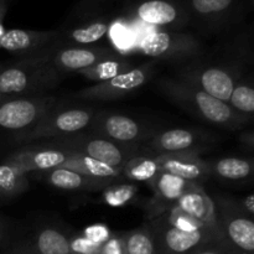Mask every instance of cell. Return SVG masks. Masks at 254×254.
Returning a JSON list of instances; mask_svg holds the SVG:
<instances>
[{
  "instance_id": "ac0fdd59",
  "label": "cell",
  "mask_w": 254,
  "mask_h": 254,
  "mask_svg": "<svg viewBox=\"0 0 254 254\" xmlns=\"http://www.w3.org/2000/svg\"><path fill=\"white\" fill-rule=\"evenodd\" d=\"M195 185L197 184L186 181L168 173L159 174L155 180L150 184L154 191V196L146 203L148 220H154V218L168 212L171 207L176 205L179 198Z\"/></svg>"
},
{
  "instance_id": "603a6c76",
  "label": "cell",
  "mask_w": 254,
  "mask_h": 254,
  "mask_svg": "<svg viewBox=\"0 0 254 254\" xmlns=\"http://www.w3.org/2000/svg\"><path fill=\"white\" fill-rule=\"evenodd\" d=\"M211 178L231 184H242L250 181L253 176V161L243 156H225L207 160Z\"/></svg>"
},
{
  "instance_id": "f35d334b",
  "label": "cell",
  "mask_w": 254,
  "mask_h": 254,
  "mask_svg": "<svg viewBox=\"0 0 254 254\" xmlns=\"http://www.w3.org/2000/svg\"><path fill=\"white\" fill-rule=\"evenodd\" d=\"M241 141H243V143H245V146H247L250 150H253V146H254L253 131L248 130L246 131L245 134H242V135H241Z\"/></svg>"
},
{
  "instance_id": "7c38bea8",
  "label": "cell",
  "mask_w": 254,
  "mask_h": 254,
  "mask_svg": "<svg viewBox=\"0 0 254 254\" xmlns=\"http://www.w3.org/2000/svg\"><path fill=\"white\" fill-rule=\"evenodd\" d=\"M158 62L149 61L146 64L135 66L129 71L113 77L108 81L99 82L94 86L81 89L73 94L76 98L86 101H112L126 97L145 86L154 77Z\"/></svg>"
},
{
  "instance_id": "30bf717a",
  "label": "cell",
  "mask_w": 254,
  "mask_h": 254,
  "mask_svg": "<svg viewBox=\"0 0 254 254\" xmlns=\"http://www.w3.org/2000/svg\"><path fill=\"white\" fill-rule=\"evenodd\" d=\"M159 254H190L202 246L223 240L218 227L185 231L168 222L161 215L148 221Z\"/></svg>"
},
{
  "instance_id": "4dcf8cb0",
  "label": "cell",
  "mask_w": 254,
  "mask_h": 254,
  "mask_svg": "<svg viewBox=\"0 0 254 254\" xmlns=\"http://www.w3.org/2000/svg\"><path fill=\"white\" fill-rule=\"evenodd\" d=\"M126 254H159L148 222L138 228L122 232Z\"/></svg>"
},
{
  "instance_id": "1f68e13d",
  "label": "cell",
  "mask_w": 254,
  "mask_h": 254,
  "mask_svg": "<svg viewBox=\"0 0 254 254\" xmlns=\"http://www.w3.org/2000/svg\"><path fill=\"white\" fill-rule=\"evenodd\" d=\"M136 193L135 186L122 185V186H108L104 192V201L111 206H123L128 203L130 198Z\"/></svg>"
},
{
  "instance_id": "ba28073f",
  "label": "cell",
  "mask_w": 254,
  "mask_h": 254,
  "mask_svg": "<svg viewBox=\"0 0 254 254\" xmlns=\"http://www.w3.org/2000/svg\"><path fill=\"white\" fill-rule=\"evenodd\" d=\"M55 104L57 99L46 94L11 96L0 103V138L10 141L29 130Z\"/></svg>"
},
{
  "instance_id": "7a4b0ae2",
  "label": "cell",
  "mask_w": 254,
  "mask_h": 254,
  "mask_svg": "<svg viewBox=\"0 0 254 254\" xmlns=\"http://www.w3.org/2000/svg\"><path fill=\"white\" fill-rule=\"evenodd\" d=\"M69 232L66 226L37 220L11 226L0 246L1 254H69Z\"/></svg>"
},
{
  "instance_id": "e575fe53",
  "label": "cell",
  "mask_w": 254,
  "mask_h": 254,
  "mask_svg": "<svg viewBox=\"0 0 254 254\" xmlns=\"http://www.w3.org/2000/svg\"><path fill=\"white\" fill-rule=\"evenodd\" d=\"M190 254H240L230 247L223 240L215 241L208 245L202 246L198 250L193 251Z\"/></svg>"
},
{
  "instance_id": "d590c367",
  "label": "cell",
  "mask_w": 254,
  "mask_h": 254,
  "mask_svg": "<svg viewBox=\"0 0 254 254\" xmlns=\"http://www.w3.org/2000/svg\"><path fill=\"white\" fill-rule=\"evenodd\" d=\"M83 235L86 236L88 240H91L92 242L103 243L104 241L111 236V232H109L108 228H107L106 226L96 225V226H91V227L86 228Z\"/></svg>"
},
{
  "instance_id": "8fae6325",
  "label": "cell",
  "mask_w": 254,
  "mask_h": 254,
  "mask_svg": "<svg viewBox=\"0 0 254 254\" xmlns=\"http://www.w3.org/2000/svg\"><path fill=\"white\" fill-rule=\"evenodd\" d=\"M216 222L223 241L240 254H254V222L237 200L217 196L213 201Z\"/></svg>"
},
{
  "instance_id": "cb8c5ba5",
  "label": "cell",
  "mask_w": 254,
  "mask_h": 254,
  "mask_svg": "<svg viewBox=\"0 0 254 254\" xmlns=\"http://www.w3.org/2000/svg\"><path fill=\"white\" fill-rule=\"evenodd\" d=\"M109 22L107 20H94L82 26H77L69 31H59V36L56 39L57 45L64 46H87L93 45L99 41L103 36L108 34Z\"/></svg>"
},
{
  "instance_id": "8992f818",
  "label": "cell",
  "mask_w": 254,
  "mask_h": 254,
  "mask_svg": "<svg viewBox=\"0 0 254 254\" xmlns=\"http://www.w3.org/2000/svg\"><path fill=\"white\" fill-rule=\"evenodd\" d=\"M44 145L82 154L119 169H123V166L139 151L138 145H124L103 138L98 134L84 133V131L51 139V141Z\"/></svg>"
},
{
  "instance_id": "4fadbf2b",
  "label": "cell",
  "mask_w": 254,
  "mask_h": 254,
  "mask_svg": "<svg viewBox=\"0 0 254 254\" xmlns=\"http://www.w3.org/2000/svg\"><path fill=\"white\" fill-rule=\"evenodd\" d=\"M128 20L174 31H181L190 25L188 11L180 0H138L129 7Z\"/></svg>"
},
{
  "instance_id": "ffe728a7",
  "label": "cell",
  "mask_w": 254,
  "mask_h": 254,
  "mask_svg": "<svg viewBox=\"0 0 254 254\" xmlns=\"http://www.w3.org/2000/svg\"><path fill=\"white\" fill-rule=\"evenodd\" d=\"M161 173L178 176L186 181L200 184L211 178L207 160H203L200 153L158 154Z\"/></svg>"
},
{
  "instance_id": "d6986e66",
  "label": "cell",
  "mask_w": 254,
  "mask_h": 254,
  "mask_svg": "<svg viewBox=\"0 0 254 254\" xmlns=\"http://www.w3.org/2000/svg\"><path fill=\"white\" fill-rule=\"evenodd\" d=\"M59 36L57 30L35 31V30H5L0 36V49L6 50L20 57H27L44 51L51 46Z\"/></svg>"
},
{
  "instance_id": "74e56055",
  "label": "cell",
  "mask_w": 254,
  "mask_h": 254,
  "mask_svg": "<svg viewBox=\"0 0 254 254\" xmlns=\"http://www.w3.org/2000/svg\"><path fill=\"white\" fill-rule=\"evenodd\" d=\"M12 223L10 222L9 218H6L5 216L0 215V246L4 242L5 238L9 235L10 230H11Z\"/></svg>"
},
{
  "instance_id": "277c9868",
  "label": "cell",
  "mask_w": 254,
  "mask_h": 254,
  "mask_svg": "<svg viewBox=\"0 0 254 254\" xmlns=\"http://www.w3.org/2000/svg\"><path fill=\"white\" fill-rule=\"evenodd\" d=\"M245 64L232 60L222 64H207L198 57L180 64L175 78L228 103L236 83L245 74Z\"/></svg>"
},
{
  "instance_id": "e0dca14e",
  "label": "cell",
  "mask_w": 254,
  "mask_h": 254,
  "mask_svg": "<svg viewBox=\"0 0 254 254\" xmlns=\"http://www.w3.org/2000/svg\"><path fill=\"white\" fill-rule=\"evenodd\" d=\"M205 140L206 134L201 131L173 128L155 131L144 144L148 151L154 154H179L191 151L201 153L205 149L202 145Z\"/></svg>"
},
{
  "instance_id": "484cf974",
  "label": "cell",
  "mask_w": 254,
  "mask_h": 254,
  "mask_svg": "<svg viewBox=\"0 0 254 254\" xmlns=\"http://www.w3.org/2000/svg\"><path fill=\"white\" fill-rule=\"evenodd\" d=\"M161 173L159 155L154 153L136 154L123 166V178L148 183L150 185Z\"/></svg>"
},
{
  "instance_id": "f546056e",
  "label": "cell",
  "mask_w": 254,
  "mask_h": 254,
  "mask_svg": "<svg viewBox=\"0 0 254 254\" xmlns=\"http://www.w3.org/2000/svg\"><path fill=\"white\" fill-rule=\"evenodd\" d=\"M228 104L235 111L248 118H253L254 113V84L252 73H245L236 83L231 93Z\"/></svg>"
},
{
  "instance_id": "ab89813d",
  "label": "cell",
  "mask_w": 254,
  "mask_h": 254,
  "mask_svg": "<svg viewBox=\"0 0 254 254\" xmlns=\"http://www.w3.org/2000/svg\"><path fill=\"white\" fill-rule=\"evenodd\" d=\"M7 10V4L6 0H0V36L4 34V26H2V20H4L5 14H6Z\"/></svg>"
},
{
  "instance_id": "83f0119b",
  "label": "cell",
  "mask_w": 254,
  "mask_h": 254,
  "mask_svg": "<svg viewBox=\"0 0 254 254\" xmlns=\"http://www.w3.org/2000/svg\"><path fill=\"white\" fill-rule=\"evenodd\" d=\"M109 37L113 49L122 56L138 50L135 24L128 19H118L109 25Z\"/></svg>"
},
{
  "instance_id": "7402d4cb",
  "label": "cell",
  "mask_w": 254,
  "mask_h": 254,
  "mask_svg": "<svg viewBox=\"0 0 254 254\" xmlns=\"http://www.w3.org/2000/svg\"><path fill=\"white\" fill-rule=\"evenodd\" d=\"M174 207L188 215L202 226L218 227L216 222V211L213 200L201 185H195L186 191Z\"/></svg>"
},
{
  "instance_id": "9a60e30c",
  "label": "cell",
  "mask_w": 254,
  "mask_h": 254,
  "mask_svg": "<svg viewBox=\"0 0 254 254\" xmlns=\"http://www.w3.org/2000/svg\"><path fill=\"white\" fill-rule=\"evenodd\" d=\"M88 127H91L92 133L124 145L139 146L141 141L145 143L156 131L155 129L143 126L131 117L104 112L94 114Z\"/></svg>"
},
{
  "instance_id": "f1b7e54d",
  "label": "cell",
  "mask_w": 254,
  "mask_h": 254,
  "mask_svg": "<svg viewBox=\"0 0 254 254\" xmlns=\"http://www.w3.org/2000/svg\"><path fill=\"white\" fill-rule=\"evenodd\" d=\"M134 66L131 64V62L127 60L126 56L118 55V56L112 57V59L104 60V61L89 67V68L82 69V71L77 72V73L86 77L87 79L97 81L99 83V82L108 81V79L113 78V77L119 76V74L129 71Z\"/></svg>"
},
{
  "instance_id": "52a82bcc",
  "label": "cell",
  "mask_w": 254,
  "mask_h": 254,
  "mask_svg": "<svg viewBox=\"0 0 254 254\" xmlns=\"http://www.w3.org/2000/svg\"><path fill=\"white\" fill-rule=\"evenodd\" d=\"M138 51L155 62L184 64L203 54V45L195 35L174 30L149 32L138 44Z\"/></svg>"
},
{
  "instance_id": "d6a6232c",
  "label": "cell",
  "mask_w": 254,
  "mask_h": 254,
  "mask_svg": "<svg viewBox=\"0 0 254 254\" xmlns=\"http://www.w3.org/2000/svg\"><path fill=\"white\" fill-rule=\"evenodd\" d=\"M101 245L92 242L83 233H72L69 237V254H98Z\"/></svg>"
},
{
  "instance_id": "8d00e7d4",
  "label": "cell",
  "mask_w": 254,
  "mask_h": 254,
  "mask_svg": "<svg viewBox=\"0 0 254 254\" xmlns=\"http://www.w3.org/2000/svg\"><path fill=\"white\" fill-rule=\"evenodd\" d=\"M237 201H238V205H240V207L242 208V210L245 211V212L247 213L250 217H253L254 216V193L250 192L248 195H246L245 197L241 198V200H237Z\"/></svg>"
},
{
  "instance_id": "6da1fadb",
  "label": "cell",
  "mask_w": 254,
  "mask_h": 254,
  "mask_svg": "<svg viewBox=\"0 0 254 254\" xmlns=\"http://www.w3.org/2000/svg\"><path fill=\"white\" fill-rule=\"evenodd\" d=\"M158 89L166 99L181 109L213 126L225 129H242L252 119L238 113L226 102L190 86L175 77H161L156 82Z\"/></svg>"
},
{
  "instance_id": "5b68a950",
  "label": "cell",
  "mask_w": 254,
  "mask_h": 254,
  "mask_svg": "<svg viewBox=\"0 0 254 254\" xmlns=\"http://www.w3.org/2000/svg\"><path fill=\"white\" fill-rule=\"evenodd\" d=\"M94 112L86 107H60L55 104L29 130L12 138L14 144H31L45 139H56L83 131L91 123Z\"/></svg>"
},
{
  "instance_id": "d4e9b609",
  "label": "cell",
  "mask_w": 254,
  "mask_h": 254,
  "mask_svg": "<svg viewBox=\"0 0 254 254\" xmlns=\"http://www.w3.org/2000/svg\"><path fill=\"white\" fill-rule=\"evenodd\" d=\"M61 168L68 169V170L76 171V173L83 174L87 176H92V178L114 179V180L123 179V169L113 168V166H109L101 161L82 155V154L73 153V151L68 160Z\"/></svg>"
},
{
  "instance_id": "4316f807",
  "label": "cell",
  "mask_w": 254,
  "mask_h": 254,
  "mask_svg": "<svg viewBox=\"0 0 254 254\" xmlns=\"http://www.w3.org/2000/svg\"><path fill=\"white\" fill-rule=\"evenodd\" d=\"M29 174L10 163L0 164V198H12L29 189Z\"/></svg>"
},
{
  "instance_id": "836d02e7",
  "label": "cell",
  "mask_w": 254,
  "mask_h": 254,
  "mask_svg": "<svg viewBox=\"0 0 254 254\" xmlns=\"http://www.w3.org/2000/svg\"><path fill=\"white\" fill-rule=\"evenodd\" d=\"M98 254H126L122 232L111 233V236L101 245Z\"/></svg>"
},
{
  "instance_id": "5bb4252c",
  "label": "cell",
  "mask_w": 254,
  "mask_h": 254,
  "mask_svg": "<svg viewBox=\"0 0 254 254\" xmlns=\"http://www.w3.org/2000/svg\"><path fill=\"white\" fill-rule=\"evenodd\" d=\"M118 52L113 47L96 46H64L56 42L45 50V59L50 66L64 76L71 72H79L89 68L104 60L118 56Z\"/></svg>"
},
{
  "instance_id": "2e32d148",
  "label": "cell",
  "mask_w": 254,
  "mask_h": 254,
  "mask_svg": "<svg viewBox=\"0 0 254 254\" xmlns=\"http://www.w3.org/2000/svg\"><path fill=\"white\" fill-rule=\"evenodd\" d=\"M72 151L44 145H24L19 150L9 154L2 159V163H10L19 166L26 174L47 171L61 168L69 159Z\"/></svg>"
},
{
  "instance_id": "9c48e42d",
  "label": "cell",
  "mask_w": 254,
  "mask_h": 254,
  "mask_svg": "<svg viewBox=\"0 0 254 254\" xmlns=\"http://www.w3.org/2000/svg\"><path fill=\"white\" fill-rule=\"evenodd\" d=\"M190 25L203 34H220L238 24L245 15V0H180Z\"/></svg>"
},
{
  "instance_id": "44dd1931",
  "label": "cell",
  "mask_w": 254,
  "mask_h": 254,
  "mask_svg": "<svg viewBox=\"0 0 254 254\" xmlns=\"http://www.w3.org/2000/svg\"><path fill=\"white\" fill-rule=\"evenodd\" d=\"M40 180L60 190L66 191H98L107 189L118 180L114 179H99L83 175L68 169H51L47 171L36 173Z\"/></svg>"
},
{
  "instance_id": "3957f363",
  "label": "cell",
  "mask_w": 254,
  "mask_h": 254,
  "mask_svg": "<svg viewBox=\"0 0 254 254\" xmlns=\"http://www.w3.org/2000/svg\"><path fill=\"white\" fill-rule=\"evenodd\" d=\"M45 50L22 57L14 64L0 67V94L32 96L59 86L64 76L50 66L45 59Z\"/></svg>"
},
{
  "instance_id": "60d3db41",
  "label": "cell",
  "mask_w": 254,
  "mask_h": 254,
  "mask_svg": "<svg viewBox=\"0 0 254 254\" xmlns=\"http://www.w3.org/2000/svg\"><path fill=\"white\" fill-rule=\"evenodd\" d=\"M11 96H4V94H0V103H2L4 101H6L7 98H10Z\"/></svg>"
}]
</instances>
